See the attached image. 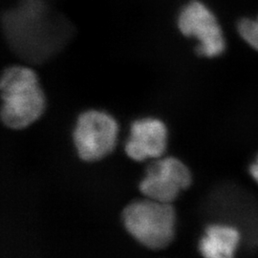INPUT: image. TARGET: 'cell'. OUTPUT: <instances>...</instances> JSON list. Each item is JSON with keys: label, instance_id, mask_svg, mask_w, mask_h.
<instances>
[{"label": "cell", "instance_id": "277c9868", "mask_svg": "<svg viewBox=\"0 0 258 258\" xmlns=\"http://www.w3.org/2000/svg\"><path fill=\"white\" fill-rule=\"evenodd\" d=\"M177 26L184 37L198 40L196 53L214 57L223 54L226 41L221 27L214 14L204 3L192 0L179 13Z\"/></svg>", "mask_w": 258, "mask_h": 258}, {"label": "cell", "instance_id": "6da1fadb", "mask_svg": "<svg viewBox=\"0 0 258 258\" xmlns=\"http://www.w3.org/2000/svg\"><path fill=\"white\" fill-rule=\"evenodd\" d=\"M0 117L6 127L26 128L44 113L45 96L36 72L30 67L13 65L5 68L0 80Z\"/></svg>", "mask_w": 258, "mask_h": 258}, {"label": "cell", "instance_id": "9c48e42d", "mask_svg": "<svg viewBox=\"0 0 258 258\" xmlns=\"http://www.w3.org/2000/svg\"><path fill=\"white\" fill-rule=\"evenodd\" d=\"M249 173L254 179V181L258 183V157L255 159V161L251 164V166H249Z\"/></svg>", "mask_w": 258, "mask_h": 258}, {"label": "cell", "instance_id": "7a4b0ae2", "mask_svg": "<svg viewBox=\"0 0 258 258\" xmlns=\"http://www.w3.org/2000/svg\"><path fill=\"white\" fill-rule=\"evenodd\" d=\"M122 222L129 234L150 249L166 248L175 236V210L171 203L146 197L128 204Z\"/></svg>", "mask_w": 258, "mask_h": 258}, {"label": "cell", "instance_id": "3957f363", "mask_svg": "<svg viewBox=\"0 0 258 258\" xmlns=\"http://www.w3.org/2000/svg\"><path fill=\"white\" fill-rule=\"evenodd\" d=\"M119 126L108 113L84 111L79 115L73 131V141L81 160L87 163L109 155L116 146Z\"/></svg>", "mask_w": 258, "mask_h": 258}, {"label": "cell", "instance_id": "52a82bcc", "mask_svg": "<svg viewBox=\"0 0 258 258\" xmlns=\"http://www.w3.org/2000/svg\"><path fill=\"white\" fill-rule=\"evenodd\" d=\"M240 233L228 225H212L199 242L201 254L208 258L232 257L238 249Z\"/></svg>", "mask_w": 258, "mask_h": 258}, {"label": "cell", "instance_id": "ba28073f", "mask_svg": "<svg viewBox=\"0 0 258 258\" xmlns=\"http://www.w3.org/2000/svg\"><path fill=\"white\" fill-rule=\"evenodd\" d=\"M238 33L249 46L258 52V18L242 19L238 23Z\"/></svg>", "mask_w": 258, "mask_h": 258}, {"label": "cell", "instance_id": "5b68a950", "mask_svg": "<svg viewBox=\"0 0 258 258\" xmlns=\"http://www.w3.org/2000/svg\"><path fill=\"white\" fill-rule=\"evenodd\" d=\"M191 182V173L182 161L174 157L158 158L148 166L146 175L139 184V189L148 198L172 203Z\"/></svg>", "mask_w": 258, "mask_h": 258}, {"label": "cell", "instance_id": "8992f818", "mask_svg": "<svg viewBox=\"0 0 258 258\" xmlns=\"http://www.w3.org/2000/svg\"><path fill=\"white\" fill-rule=\"evenodd\" d=\"M166 141L167 131L162 120L153 118L135 120L131 124L125 153L136 162L158 159L166 151Z\"/></svg>", "mask_w": 258, "mask_h": 258}]
</instances>
